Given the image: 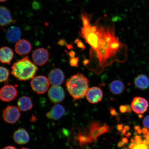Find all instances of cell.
<instances>
[{
    "instance_id": "obj_1",
    "label": "cell",
    "mask_w": 149,
    "mask_h": 149,
    "mask_svg": "<svg viewBox=\"0 0 149 149\" xmlns=\"http://www.w3.org/2000/svg\"><path fill=\"white\" fill-rule=\"evenodd\" d=\"M68 92L74 100L81 99L86 95L89 89V81L83 74L72 76L66 83Z\"/></svg>"
},
{
    "instance_id": "obj_2",
    "label": "cell",
    "mask_w": 149,
    "mask_h": 149,
    "mask_svg": "<svg viewBox=\"0 0 149 149\" xmlns=\"http://www.w3.org/2000/svg\"><path fill=\"white\" fill-rule=\"evenodd\" d=\"M12 74L19 81H25L33 79L38 68L26 56L14 63Z\"/></svg>"
},
{
    "instance_id": "obj_3",
    "label": "cell",
    "mask_w": 149,
    "mask_h": 149,
    "mask_svg": "<svg viewBox=\"0 0 149 149\" xmlns=\"http://www.w3.org/2000/svg\"><path fill=\"white\" fill-rule=\"evenodd\" d=\"M49 84L48 79L43 76H38L33 77L31 82V88L38 94L45 93L49 88Z\"/></svg>"
},
{
    "instance_id": "obj_4",
    "label": "cell",
    "mask_w": 149,
    "mask_h": 149,
    "mask_svg": "<svg viewBox=\"0 0 149 149\" xmlns=\"http://www.w3.org/2000/svg\"><path fill=\"white\" fill-rule=\"evenodd\" d=\"M19 109L14 106H8L5 108L3 113V117L5 122L9 124L15 123L20 118Z\"/></svg>"
},
{
    "instance_id": "obj_5",
    "label": "cell",
    "mask_w": 149,
    "mask_h": 149,
    "mask_svg": "<svg viewBox=\"0 0 149 149\" xmlns=\"http://www.w3.org/2000/svg\"><path fill=\"white\" fill-rule=\"evenodd\" d=\"M131 106L132 110L134 112L141 114L146 111L149 104L146 99L140 97H135L132 102Z\"/></svg>"
},
{
    "instance_id": "obj_6",
    "label": "cell",
    "mask_w": 149,
    "mask_h": 149,
    "mask_svg": "<svg viewBox=\"0 0 149 149\" xmlns=\"http://www.w3.org/2000/svg\"><path fill=\"white\" fill-rule=\"evenodd\" d=\"M32 57L33 62L39 66L45 64L49 59V53L44 48H39L33 52Z\"/></svg>"
},
{
    "instance_id": "obj_7",
    "label": "cell",
    "mask_w": 149,
    "mask_h": 149,
    "mask_svg": "<svg viewBox=\"0 0 149 149\" xmlns=\"http://www.w3.org/2000/svg\"><path fill=\"white\" fill-rule=\"evenodd\" d=\"M17 95V91L12 85H5L2 87L0 91V98L3 102L12 101L16 98Z\"/></svg>"
},
{
    "instance_id": "obj_8",
    "label": "cell",
    "mask_w": 149,
    "mask_h": 149,
    "mask_svg": "<svg viewBox=\"0 0 149 149\" xmlns=\"http://www.w3.org/2000/svg\"><path fill=\"white\" fill-rule=\"evenodd\" d=\"M48 96L53 103H59L62 102L65 98L64 90L62 87L59 86H52L48 91Z\"/></svg>"
},
{
    "instance_id": "obj_9",
    "label": "cell",
    "mask_w": 149,
    "mask_h": 149,
    "mask_svg": "<svg viewBox=\"0 0 149 149\" xmlns=\"http://www.w3.org/2000/svg\"><path fill=\"white\" fill-rule=\"evenodd\" d=\"M16 23V20L13 18L10 9L1 6L0 8V24L1 26L6 27Z\"/></svg>"
},
{
    "instance_id": "obj_10",
    "label": "cell",
    "mask_w": 149,
    "mask_h": 149,
    "mask_svg": "<svg viewBox=\"0 0 149 149\" xmlns=\"http://www.w3.org/2000/svg\"><path fill=\"white\" fill-rule=\"evenodd\" d=\"M64 73L62 70L58 68L51 70L48 75L50 84L53 86L61 85L64 81Z\"/></svg>"
},
{
    "instance_id": "obj_11",
    "label": "cell",
    "mask_w": 149,
    "mask_h": 149,
    "mask_svg": "<svg viewBox=\"0 0 149 149\" xmlns=\"http://www.w3.org/2000/svg\"><path fill=\"white\" fill-rule=\"evenodd\" d=\"M102 96L103 94L101 89L96 87L89 88L86 95L87 100L93 104L97 103L101 101Z\"/></svg>"
},
{
    "instance_id": "obj_12",
    "label": "cell",
    "mask_w": 149,
    "mask_h": 149,
    "mask_svg": "<svg viewBox=\"0 0 149 149\" xmlns=\"http://www.w3.org/2000/svg\"><path fill=\"white\" fill-rule=\"evenodd\" d=\"M66 112L65 108L60 104H57L53 106L49 111L46 113V116L48 119L58 120Z\"/></svg>"
},
{
    "instance_id": "obj_13",
    "label": "cell",
    "mask_w": 149,
    "mask_h": 149,
    "mask_svg": "<svg viewBox=\"0 0 149 149\" xmlns=\"http://www.w3.org/2000/svg\"><path fill=\"white\" fill-rule=\"evenodd\" d=\"M31 49L30 42L24 39L18 41L15 46V51L19 55H26L30 52Z\"/></svg>"
},
{
    "instance_id": "obj_14",
    "label": "cell",
    "mask_w": 149,
    "mask_h": 149,
    "mask_svg": "<svg viewBox=\"0 0 149 149\" xmlns=\"http://www.w3.org/2000/svg\"><path fill=\"white\" fill-rule=\"evenodd\" d=\"M13 138L17 144L24 145L29 142L30 136L26 130L23 128H19L15 132Z\"/></svg>"
},
{
    "instance_id": "obj_15",
    "label": "cell",
    "mask_w": 149,
    "mask_h": 149,
    "mask_svg": "<svg viewBox=\"0 0 149 149\" xmlns=\"http://www.w3.org/2000/svg\"><path fill=\"white\" fill-rule=\"evenodd\" d=\"M14 57V52L10 48L3 47L0 50V60L3 64H10Z\"/></svg>"
},
{
    "instance_id": "obj_16",
    "label": "cell",
    "mask_w": 149,
    "mask_h": 149,
    "mask_svg": "<svg viewBox=\"0 0 149 149\" xmlns=\"http://www.w3.org/2000/svg\"><path fill=\"white\" fill-rule=\"evenodd\" d=\"M21 32L19 28L12 26L7 30L6 37L8 41L14 42L18 41L21 37Z\"/></svg>"
},
{
    "instance_id": "obj_17",
    "label": "cell",
    "mask_w": 149,
    "mask_h": 149,
    "mask_svg": "<svg viewBox=\"0 0 149 149\" xmlns=\"http://www.w3.org/2000/svg\"><path fill=\"white\" fill-rule=\"evenodd\" d=\"M17 105L18 109L20 111H23L30 110L33 107L31 99L26 96H22L19 99Z\"/></svg>"
},
{
    "instance_id": "obj_18",
    "label": "cell",
    "mask_w": 149,
    "mask_h": 149,
    "mask_svg": "<svg viewBox=\"0 0 149 149\" xmlns=\"http://www.w3.org/2000/svg\"><path fill=\"white\" fill-rule=\"evenodd\" d=\"M134 84L138 88L141 90H146L149 87V79L145 74H139L135 78Z\"/></svg>"
},
{
    "instance_id": "obj_19",
    "label": "cell",
    "mask_w": 149,
    "mask_h": 149,
    "mask_svg": "<svg viewBox=\"0 0 149 149\" xmlns=\"http://www.w3.org/2000/svg\"><path fill=\"white\" fill-rule=\"evenodd\" d=\"M101 124L99 122L94 121L89 125V135L93 141H97L98 137L100 136V130Z\"/></svg>"
},
{
    "instance_id": "obj_20",
    "label": "cell",
    "mask_w": 149,
    "mask_h": 149,
    "mask_svg": "<svg viewBox=\"0 0 149 149\" xmlns=\"http://www.w3.org/2000/svg\"><path fill=\"white\" fill-rule=\"evenodd\" d=\"M109 88L113 94L120 95L124 92L125 86L122 81L117 80L112 82L109 85Z\"/></svg>"
},
{
    "instance_id": "obj_21",
    "label": "cell",
    "mask_w": 149,
    "mask_h": 149,
    "mask_svg": "<svg viewBox=\"0 0 149 149\" xmlns=\"http://www.w3.org/2000/svg\"><path fill=\"white\" fill-rule=\"evenodd\" d=\"M135 143L130 145L128 149H149L148 141L141 139L140 136L134 137Z\"/></svg>"
},
{
    "instance_id": "obj_22",
    "label": "cell",
    "mask_w": 149,
    "mask_h": 149,
    "mask_svg": "<svg viewBox=\"0 0 149 149\" xmlns=\"http://www.w3.org/2000/svg\"><path fill=\"white\" fill-rule=\"evenodd\" d=\"M77 138L81 146L88 144L93 141L90 135L86 133L79 132Z\"/></svg>"
},
{
    "instance_id": "obj_23",
    "label": "cell",
    "mask_w": 149,
    "mask_h": 149,
    "mask_svg": "<svg viewBox=\"0 0 149 149\" xmlns=\"http://www.w3.org/2000/svg\"><path fill=\"white\" fill-rule=\"evenodd\" d=\"M1 82H3L8 80L9 75V70L6 68L1 66Z\"/></svg>"
},
{
    "instance_id": "obj_24",
    "label": "cell",
    "mask_w": 149,
    "mask_h": 149,
    "mask_svg": "<svg viewBox=\"0 0 149 149\" xmlns=\"http://www.w3.org/2000/svg\"><path fill=\"white\" fill-rule=\"evenodd\" d=\"M111 127L107 124L104 123L100 128V136L105 133H107L110 131Z\"/></svg>"
},
{
    "instance_id": "obj_25",
    "label": "cell",
    "mask_w": 149,
    "mask_h": 149,
    "mask_svg": "<svg viewBox=\"0 0 149 149\" xmlns=\"http://www.w3.org/2000/svg\"><path fill=\"white\" fill-rule=\"evenodd\" d=\"M81 19L82 20L83 26L90 25L89 23H90L91 19L88 15L82 13L81 14Z\"/></svg>"
},
{
    "instance_id": "obj_26",
    "label": "cell",
    "mask_w": 149,
    "mask_h": 149,
    "mask_svg": "<svg viewBox=\"0 0 149 149\" xmlns=\"http://www.w3.org/2000/svg\"><path fill=\"white\" fill-rule=\"evenodd\" d=\"M79 61V58L78 57H72L70 59V64L72 66H78V62Z\"/></svg>"
},
{
    "instance_id": "obj_27",
    "label": "cell",
    "mask_w": 149,
    "mask_h": 149,
    "mask_svg": "<svg viewBox=\"0 0 149 149\" xmlns=\"http://www.w3.org/2000/svg\"><path fill=\"white\" fill-rule=\"evenodd\" d=\"M143 125L145 128L149 129V115L145 117L143 120Z\"/></svg>"
},
{
    "instance_id": "obj_28",
    "label": "cell",
    "mask_w": 149,
    "mask_h": 149,
    "mask_svg": "<svg viewBox=\"0 0 149 149\" xmlns=\"http://www.w3.org/2000/svg\"><path fill=\"white\" fill-rule=\"evenodd\" d=\"M119 109L121 113H124L127 112V107L126 105H121L119 107Z\"/></svg>"
},
{
    "instance_id": "obj_29",
    "label": "cell",
    "mask_w": 149,
    "mask_h": 149,
    "mask_svg": "<svg viewBox=\"0 0 149 149\" xmlns=\"http://www.w3.org/2000/svg\"><path fill=\"white\" fill-rule=\"evenodd\" d=\"M75 42H77V46L79 48H82L83 49L85 48V46L80 41L79 39H77V40H76Z\"/></svg>"
},
{
    "instance_id": "obj_30",
    "label": "cell",
    "mask_w": 149,
    "mask_h": 149,
    "mask_svg": "<svg viewBox=\"0 0 149 149\" xmlns=\"http://www.w3.org/2000/svg\"><path fill=\"white\" fill-rule=\"evenodd\" d=\"M110 112L112 116H113L116 115V111L113 108L111 107L110 109Z\"/></svg>"
},
{
    "instance_id": "obj_31",
    "label": "cell",
    "mask_w": 149,
    "mask_h": 149,
    "mask_svg": "<svg viewBox=\"0 0 149 149\" xmlns=\"http://www.w3.org/2000/svg\"><path fill=\"white\" fill-rule=\"evenodd\" d=\"M126 106L127 107V112L128 113H131L132 110L131 106H130L129 105H127Z\"/></svg>"
},
{
    "instance_id": "obj_32",
    "label": "cell",
    "mask_w": 149,
    "mask_h": 149,
    "mask_svg": "<svg viewBox=\"0 0 149 149\" xmlns=\"http://www.w3.org/2000/svg\"><path fill=\"white\" fill-rule=\"evenodd\" d=\"M117 129L120 132H122L123 128V126L121 124H118L117 126Z\"/></svg>"
},
{
    "instance_id": "obj_33",
    "label": "cell",
    "mask_w": 149,
    "mask_h": 149,
    "mask_svg": "<svg viewBox=\"0 0 149 149\" xmlns=\"http://www.w3.org/2000/svg\"><path fill=\"white\" fill-rule=\"evenodd\" d=\"M3 149H17L15 147L12 146H9L5 147V148Z\"/></svg>"
},
{
    "instance_id": "obj_34",
    "label": "cell",
    "mask_w": 149,
    "mask_h": 149,
    "mask_svg": "<svg viewBox=\"0 0 149 149\" xmlns=\"http://www.w3.org/2000/svg\"><path fill=\"white\" fill-rule=\"evenodd\" d=\"M65 44V42L64 40H61L58 42V45H64Z\"/></svg>"
},
{
    "instance_id": "obj_35",
    "label": "cell",
    "mask_w": 149,
    "mask_h": 149,
    "mask_svg": "<svg viewBox=\"0 0 149 149\" xmlns=\"http://www.w3.org/2000/svg\"><path fill=\"white\" fill-rule=\"evenodd\" d=\"M122 141L124 144H126V143H128V139H127L126 138H124L122 139Z\"/></svg>"
},
{
    "instance_id": "obj_36",
    "label": "cell",
    "mask_w": 149,
    "mask_h": 149,
    "mask_svg": "<svg viewBox=\"0 0 149 149\" xmlns=\"http://www.w3.org/2000/svg\"><path fill=\"white\" fill-rule=\"evenodd\" d=\"M124 144V143L123 142V141H120V142H119L118 143V146L119 148H121V147H122L123 146V145Z\"/></svg>"
},
{
    "instance_id": "obj_37",
    "label": "cell",
    "mask_w": 149,
    "mask_h": 149,
    "mask_svg": "<svg viewBox=\"0 0 149 149\" xmlns=\"http://www.w3.org/2000/svg\"><path fill=\"white\" fill-rule=\"evenodd\" d=\"M70 55L71 57H74V53L73 51H71L70 53Z\"/></svg>"
},
{
    "instance_id": "obj_38",
    "label": "cell",
    "mask_w": 149,
    "mask_h": 149,
    "mask_svg": "<svg viewBox=\"0 0 149 149\" xmlns=\"http://www.w3.org/2000/svg\"><path fill=\"white\" fill-rule=\"evenodd\" d=\"M36 117H35L34 116H33L32 117V118H31V121H32V122H34V120H35L36 121Z\"/></svg>"
},
{
    "instance_id": "obj_39",
    "label": "cell",
    "mask_w": 149,
    "mask_h": 149,
    "mask_svg": "<svg viewBox=\"0 0 149 149\" xmlns=\"http://www.w3.org/2000/svg\"><path fill=\"white\" fill-rule=\"evenodd\" d=\"M124 128L127 130V131H128V130H130V127L128 126H125Z\"/></svg>"
},
{
    "instance_id": "obj_40",
    "label": "cell",
    "mask_w": 149,
    "mask_h": 149,
    "mask_svg": "<svg viewBox=\"0 0 149 149\" xmlns=\"http://www.w3.org/2000/svg\"><path fill=\"white\" fill-rule=\"evenodd\" d=\"M7 1V0H0V1H1V2H5Z\"/></svg>"
},
{
    "instance_id": "obj_41",
    "label": "cell",
    "mask_w": 149,
    "mask_h": 149,
    "mask_svg": "<svg viewBox=\"0 0 149 149\" xmlns=\"http://www.w3.org/2000/svg\"><path fill=\"white\" fill-rule=\"evenodd\" d=\"M130 133H128L127 134H126V136H130Z\"/></svg>"
},
{
    "instance_id": "obj_42",
    "label": "cell",
    "mask_w": 149,
    "mask_h": 149,
    "mask_svg": "<svg viewBox=\"0 0 149 149\" xmlns=\"http://www.w3.org/2000/svg\"><path fill=\"white\" fill-rule=\"evenodd\" d=\"M21 149H30L29 148H22Z\"/></svg>"
}]
</instances>
